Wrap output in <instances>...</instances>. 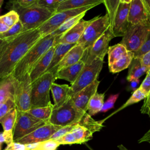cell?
Returning <instances> with one entry per match:
<instances>
[{
    "instance_id": "cell-9",
    "label": "cell",
    "mask_w": 150,
    "mask_h": 150,
    "mask_svg": "<svg viewBox=\"0 0 150 150\" xmlns=\"http://www.w3.org/2000/svg\"><path fill=\"white\" fill-rule=\"evenodd\" d=\"M149 32V24H129L120 43L122 45L127 51L135 52L144 43Z\"/></svg>"
},
{
    "instance_id": "cell-1",
    "label": "cell",
    "mask_w": 150,
    "mask_h": 150,
    "mask_svg": "<svg viewBox=\"0 0 150 150\" xmlns=\"http://www.w3.org/2000/svg\"><path fill=\"white\" fill-rule=\"evenodd\" d=\"M38 29L25 32L8 43L0 59V79L9 76L25 54L41 38Z\"/></svg>"
},
{
    "instance_id": "cell-12",
    "label": "cell",
    "mask_w": 150,
    "mask_h": 150,
    "mask_svg": "<svg viewBox=\"0 0 150 150\" xmlns=\"http://www.w3.org/2000/svg\"><path fill=\"white\" fill-rule=\"evenodd\" d=\"M47 122L38 119L28 112L17 111L16 121L13 129V142L30 134Z\"/></svg>"
},
{
    "instance_id": "cell-15",
    "label": "cell",
    "mask_w": 150,
    "mask_h": 150,
    "mask_svg": "<svg viewBox=\"0 0 150 150\" xmlns=\"http://www.w3.org/2000/svg\"><path fill=\"white\" fill-rule=\"evenodd\" d=\"M62 127L46 123L39 127L30 134L15 141L21 144L38 143L50 139L51 137Z\"/></svg>"
},
{
    "instance_id": "cell-30",
    "label": "cell",
    "mask_w": 150,
    "mask_h": 150,
    "mask_svg": "<svg viewBox=\"0 0 150 150\" xmlns=\"http://www.w3.org/2000/svg\"><path fill=\"white\" fill-rule=\"evenodd\" d=\"M53 108V104H52L46 107L32 108L27 112L33 117L49 123Z\"/></svg>"
},
{
    "instance_id": "cell-35",
    "label": "cell",
    "mask_w": 150,
    "mask_h": 150,
    "mask_svg": "<svg viewBox=\"0 0 150 150\" xmlns=\"http://www.w3.org/2000/svg\"><path fill=\"white\" fill-rule=\"evenodd\" d=\"M103 3L107 9L110 25L111 27L114 20L120 0H103Z\"/></svg>"
},
{
    "instance_id": "cell-26",
    "label": "cell",
    "mask_w": 150,
    "mask_h": 150,
    "mask_svg": "<svg viewBox=\"0 0 150 150\" xmlns=\"http://www.w3.org/2000/svg\"><path fill=\"white\" fill-rule=\"evenodd\" d=\"M13 97L12 77L9 76L0 81V105Z\"/></svg>"
},
{
    "instance_id": "cell-36",
    "label": "cell",
    "mask_w": 150,
    "mask_h": 150,
    "mask_svg": "<svg viewBox=\"0 0 150 150\" xmlns=\"http://www.w3.org/2000/svg\"><path fill=\"white\" fill-rule=\"evenodd\" d=\"M0 19L11 28L19 21V16L16 11L11 10L8 13L0 16Z\"/></svg>"
},
{
    "instance_id": "cell-46",
    "label": "cell",
    "mask_w": 150,
    "mask_h": 150,
    "mask_svg": "<svg viewBox=\"0 0 150 150\" xmlns=\"http://www.w3.org/2000/svg\"><path fill=\"white\" fill-rule=\"evenodd\" d=\"M140 111L142 114H147L150 118V93L145 98L144 103Z\"/></svg>"
},
{
    "instance_id": "cell-49",
    "label": "cell",
    "mask_w": 150,
    "mask_h": 150,
    "mask_svg": "<svg viewBox=\"0 0 150 150\" xmlns=\"http://www.w3.org/2000/svg\"><path fill=\"white\" fill-rule=\"evenodd\" d=\"M9 29V28L0 19V34L6 32Z\"/></svg>"
},
{
    "instance_id": "cell-17",
    "label": "cell",
    "mask_w": 150,
    "mask_h": 150,
    "mask_svg": "<svg viewBox=\"0 0 150 150\" xmlns=\"http://www.w3.org/2000/svg\"><path fill=\"white\" fill-rule=\"evenodd\" d=\"M100 83V81L97 79L70 97L77 108L84 112H87L88 102L93 96L97 93Z\"/></svg>"
},
{
    "instance_id": "cell-48",
    "label": "cell",
    "mask_w": 150,
    "mask_h": 150,
    "mask_svg": "<svg viewBox=\"0 0 150 150\" xmlns=\"http://www.w3.org/2000/svg\"><path fill=\"white\" fill-rule=\"evenodd\" d=\"M8 43L9 42H7L0 39V59H1V56H2Z\"/></svg>"
},
{
    "instance_id": "cell-38",
    "label": "cell",
    "mask_w": 150,
    "mask_h": 150,
    "mask_svg": "<svg viewBox=\"0 0 150 150\" xmlns=\"http://www.w3.org/2000/svg\"><path fill=\"white\" fill-rule=\"evenodd\" d=\"M37 2L38 0H18L10 2L11 3V7L12 10L17 8L25 9L36 5Z\"/></svg>"
},
{
    "instance_id": "cell-43",
    "label": "cell",
    "mask_w": 150,
    "mask_h": 150,
    "mask_svg": "<svg viewBox=\"0 0 150 150\" xmlns=\"http://www.w3.org/2000/svg\"><path fill=\"white\" fill-rule=\"evenodd\" d=\"M13 142V131L0 132V143H6L7 145Z\"/></svg>"
},
{
    "instance_id": "cell-33",
    "label": "cell",
    "mask_w": 150,
    "mask_h": 150,
    "mask_svg": "<svg viewBox=\"0 0 150 150\" xmlns=\"http://www.w3.org/2000/svg\"><path fill=\"white\" fill-rule=\"evenodd\" d=\"M16 116L17 110L14 108L1 119L0 124L2 126L4 131H13Z\"/></svg>"
},
{
    "instance_id": "cell-8",
    "label": "cell",
    "mask_w": 150,
    "mask_h": 150,
    "mask_svg": "<svg viewBox=\"0 0 150 150\" xmlns=\"http://www.w3.org/2000/svg\"><path fill=\"white\" fill-rule=\"evenodd\" d=\"M110 26L107 13L103 16H97L93 18L92 21L85 29L77 44L81 45L85 50L91 46Z\"/></svg>"
},
{
    "instance_id": "cell-19",
    "label": "cell",
    "mask_w": 150,
    "mask_h": 150,
    "mask_svg": "<svg viewBox=\"0 0 150 150\" xmlns=\"http://www.w3.org/2000/svg\"><path fill=\"white\" fill-rule=\"evenodd\" d=\"M84 52V50L82 46L77 43L64 55L59 64L50 71L55 74L59 70L77 63L81 59Z\"/></svg>"
},
{
    "instance_id": "cell-55",
    "label": "cell",
    "mask_w": 150,
    "mask_h": 150,
    "mask_svg": "<svg viewBox=\"0 0 150 150\" xmlns=\"http://www.w3.org/2000/svg\"><path fill=\"white\" fill-rule=\"evenodd\" d=\"M1 145H2V144L0 143V150H1Z\"/></svg>"
},
{
    "instance_id": "cell-13",
    "label": "cell",
    "mask_w": 150,
    "mask_h": 150,
    "mask_svg": "<svg viewBox=\"0 0 150 150\" xmlns=\"http://www.w3.org/2000/svg\"><path fill=\"white\" fill-rule=\"evenodd\" d=\"M115 37L113 35L111 27L110 26L91 46L84 50L81 60L84 62L85 65L90 64L97 58L103 60L105 55L107 53L108 44Z\"/></svg>"
},
{
    "instance_id": "cell-4",
    "label": "cell",
    "mask_w": 150,
    "mask_h": 150,
    "mask_svg": "<svg viewBox=\"0 0 150 150\" xmlns=\"http://www.w3.org/2000/svg\"><path fill=\"white\" fill-rule=\"evenodd\" d=\"M55 80L56 79L54 73L46 71L32 83L31 108L52 104L50 91Z\"/></svg>"
},
{
    "instance_id": "cell-41",
    "label": "cell",
    "mask_w": 150,
    "mask_h": 150,
    "mask_svg": "<svg viewBox=\"0 0 150 150\" xmlns=\"http://www.w3.org/2000/svg\"><path fill=\"white\" fill-rule=\"evenodd\" d=\"M15 108L13 98H9L6 102L0 105V120L8 112Z\"/></svg>"
},
{
    "instance_id": "cell-45",
    "label": "cell",
    "mask_w": 150,
    "mask_h": 150,
    "mask_svg": "<svg viewBox=\"0 0 150 150\" xmlns=\"http://www.w3.org/2000/svg\"><path fill=\"white\" fill-rule=\"evenodd\" d=\"M140 59L142 66L146 73L150 69V51L142 56Z\"/></svg>"
},
{
    "instance_id": "cell-52",
    "label": "cell",
    "mask_w": 150,
    "mask_h": 150,
    "mask_svg": "<svg viewBox=\"0 0 150 150\" xmlns=\"http://www.w3.org/2000/svg\"><path fill=\"white\" fill-rule=\"evenodd\" d=\"M139 80H137L131 81V88H132V90L135 88L137 87L138 84L139 83Z\"/></svg>"
},
{
    "instance_id": "cell-54",
    "label": "cell",
    "mask_w": 150,
    "mask_h": 150,
    "mask_svg": "<svg viewBox=\"0 0 150 150\" xmlns=\"http://www.w3.org/2000/svg\"><path fill=\"white\" fill-rule=\"evenodd\" d=\"M146 75H148L149 76H150V69H149V71L146 73Z\"/></svg>"
},
{
    "instance_id": "cell-10",
    "label": "cell",
    "mask_w": 150,
    "mask_h": 150,
    "mask_svg": "<svg viewBox=\"0 0 150 150\" xmlns=\"http://www.w3.org/2000/svg\"><path fill=\"white\" fill-rule=\"evenodd\" d=\"M103 64V60L97 58L90 64L85 65L76 81L70 86V97L97 80L102 69Z\"/></svg>"
},
{
    "instance_id": "cell-16",
    "label": "cell",
    "mask_w": 150,
    "mask_h": 150,
    "mask_svg": "<svg viewBox=\"0 0 150 150\" xmlns=\"http://www.w3.org/2000/svg\"><path fill=\"white\" fill-rule=\"evenodd\" d=\"M92 19H93L88 21H85L82 19L73 28L66 31L63 34L56 36L53 46H55L59 43H77V42L83 33L85 29L92 21Z\"/></svg>"
},
{
    "instance_id": "cell-14",
    "label": "cell",
    "mask_w": 150,
    "mask_h": 150,
    "mask_svg": "<svg viewBox=\"0 0 150 150\" xmlns=\"http://www.w3.org/2000/svg\"><path fill=\"white\" fill-rule=\"evenodd\" d=\"M131 0H120L114 20L111 26L114 37L123 36L129 23L128 12Z\"/></svg>"
},
{
    "instance_id": "cell-37",
    "label": "cell",
    "mask_w": 150,
    "mask_h": 150,
    "mask_svg": "<svg viewBox=\"0 0 150 150\" xmlns=\"http://www.w3.org/2000/svg\"><path fill=\"white\" fill-rule=\"evenodd\" d=\"M63 0H38L37 4L53 12L56 10Z\"/></svg>"
},
{
    "instance_id": "cell-50",
    "label": "cell",
    "mask_w": 150,
    "mask_h": 150,
    "mask_svg": "<svg viewBox=\"0 0 150 150\" xmlns=\"http://www.w3.org/2000/svg\"><path fill=\"white\" fill-rule=\"evenodd\" d=\"M143 4L150 17V0H142Z\"/></svg>"
},
{
    "instance_id": "cell-20",
    "label": "cell",
    "mask_w": 150,
    "mask_h": 150,
    "mask_svg": "<svg viewBox=\"0 0 150 150\" xmlns=\"http://www.w3.org/2000/svg\"><path fill=\"white\" fill-rule=\"evenodd\" d=\"M54 49L55 46H52L35 65L29 73L32 82L36 80L47 71L52 61Z\"/></svg>"
},
{
    "instance_id": "cell-29",
    "label": "cell",
    "mask_w": 150,
    "mask_h": 150,
    "mask_svg": "<svg viewBox=\"0 0 150 150\" xmlns=\"http://www.w3.org/2000/svg\"><path fill=\"white\" fill-rule=\"evenodd\" d=\"M128 51L126 48L120 43L108 47L107 50L108 66L126 55Z\"/></svg>"
},
{
    "instance_id": "cell-24",
    "label": "cell",
    "mask_w": 150,
    "mask_h": 150,
    "mask_svg": "<svg viewBox=\"0 0 150 150\" xmlns=\"http://www.w3.org/2000/svg\"><path fill=\"white\" fill-rule=\"evenodd\" d=\"M76 45H77V43L76 44L59 43L56 45L52 61L46 71H50L53 69H54L59 64V63L62 60V59L63 58L64 55Z\"/></svg>"
},
{
    "instance_id": "cell-39",
    "label": "cell",
    "mask_w": 150,
    "mask_h": 150,
    "mask_svg": "<svg viewBox=\"0 0 150 150\" xmlns=\"http://www.w3.org/2000/svg\"><path fill=\"white\" fill-rule=\"evenodd\" d=\"M59 145L60 144L57 140L49 139L47 141L39 142L36 150H56Z\"/></svg>"
},
{
    "instance_id": "cell-42",
    "label": "cell",
    "mask_w": 150,
    "mask_h": 150,
    "mask_svg": "<svg viewBox=\"0 0 150 150\" xmlns=\"http://www.w3.org/2000/svg\"><path fill=\"white\" fill-rule=\"evenodd\" d=\"M118 96H119V94L110 96L108 97V98L107 99V100L104 103L103 107L100 112H105L107 111H108L109 110L112 108L114 107V104H115L116 100H117Z\"/></svg>"
},
{
    "instance_id": "cell-44",
    "label": "cell",
    "mask_w": 150,
    "mask_h": 150,
    "mask_svg": "<svg viewBox=\"0 0 150 150\" xmlns=\"http://www.w3.org/2000/svg\"><path fill=\"white\" fill-rule=\"evenodd\" d=\"M138 88L147 97L150 93V76L146 75Z\"/></svg>"
},
{
    "instance_id": "cell-21",
    "label": "cell",
    "mask_w": 150,
    "mask_h": 150,
    "mask_svg": "<svg viewBox=\"0 0 150 150\" xmlns=\"http://www.w3.org/2000/svg\"><path fill=\"white\" fill-rule=\"evenodd\" d=\"M84 66V62L80 60L77 63L57 71L55 74L56 79L65 80L70 82L71 84L76 81Z\"/></svg>"
},
{
    "instance_id": "cell-31",
    "label": "cell",
    "mask_w": 150,
    "mask_h": 150,
    "mask_svg": "<svg viewBox=\"0 0 150 150\" xmlns=\"http://www.w3.org/2000/svg\"><path fill=\"white\" fill-rule=\"evenodd\" d=\"M87 12H84L82 13H80L78 15H76L75 16L71 17L70 19H69L67 21H66L65 22H64L57 29H56L54 32H53L52 33H51L52 35L54 36H60L64 33H65L66 31L73 28L75 25H76L81 19L83 18V17L86 14Z\"/></svg>"
},
{
    "instance_id": "cell-3",
    "label": "cell",
    "mask_w": 150,
    "mask_h": 150,
    "mask_svg": "<svg viewBox=\"0 0 150 150\" xmlns=\"http://www.w3.org/2000/svg\"><path fill=\"white\" fill-rule=\"evenodd\" d=\"M104 121L103 120L97 121L86 112L72 131L61 137L57 141L60 145L81 144L87 142L92 139L94 132L102 128Z\"/></svg>"
},
{
    "instance_id": "cell-25",
    "label": "cell",
    "mask_w": 150,
    "mask_h": 150,
    "mask_svg": "<svg viewBox=\"0 0 150 150\" xmlns=\"http://www.w3.org/2000/svg\"><path fill=\"white\" fill-rule=\"evenodd\" d=\"M145 73H146V71L142 66L140 58L134 57L128 67V71L127 77L128 81L131 82L139 80Z\"/></svg>"
},
{
    "instance_id": "cell-18",
    "label": "cell",
    "mask_w": 150,
    "mask_h": 150,
    "mask_svg": "<svg viewBox=\"0 0 150 150\" xmlns=\"http://www.w3.org/2000/svg\"><path fill=\"white\" fill-rule=\"evenodd\" d=\"M128 21L131 25H150V17L142 0H131Z\"/></svg>"
},
{
    "instance_id": "cell-40",
    "label": "cell",
    "mask_w": 150,
    "mask_h": 150,
    "mask_svg": "<svg viewBox=\"0 0 150 150\" xmlns=\"http://www.w3.org/2000/svg\"><path fill=\"white\" fill-rule=\"evenodd\" d=\"M149 51H150V32L142 45L137 51L134 52V57L140 58Z\"/></svg>"
},
{
    "instance_id": "cell-23",
    "label": "cell",
    "mask_w": 150,
    "mask_h": 150,
    "mask_svg": "<svg viewBox=\"0 0 150 150\" xmlns=\"http://www.w3.org/2000/svg\"><path fill=\"white\" fill-rule=\"evenodd\" d=\"M101 3H103V0H63L58 6L56 12L78 9L90 5H98Z\"/></svg>"
},
{
    "instance_id": "cell-7",
    "label": "cell",
    "mask_w": 150,
    "mask_h": 150,
    "mask_svg": "<svg viewBox=\"0 0 150 150\" xmlns=\"http://www.w3.org/2000/svg\"><path fill=\"white\" fill-rule=\"evenodd\" d=\"M32 83L29 74L19 79L12 77L13 97L17 111L27 112L31 108Z\"/></svg>"
},
{
    "instance_id": "cell-53",
    "label": "cell",
    "mask_w": 150,
    "mask_h": 150,
    "mask_svg": "<svg viewBox=\"0 0 150 150\" xmlns=\"http://www.w3.org/2000/svg\"><path fill=\"white\" fill-rule=\"evenodd\" d=\"M118 148H119L120 150H128V149H127L124 145H120L118 146Z\"/></svg>"
},
{
    "instance_id": "cell-11",
    "label": "cell",
    "mask_w": 150,
    "mask_h": 150,
    "mask_svg": "<svg viewBox=\"0 0 150 150\" xmlns=\"http://www.w3.org/2000/svg\"><path fill=\"white\" fill-rule=\"evenodd\" d=\"M97 5H90L78 9L63 11L55 13L50 18L38 28L42 37L43 38L52 33L70 18L84 12H87Z\"/></svg>"
},
{
    "instance_id": "cell-32",
    "label": "cell",
    "mask_w": 150,
    "mask_h": 150,
    "mask_svg": "<svg viewBox=\"0 0 150 150\" xmlns=\"http://www.w3.org/2000/svg\"><path fill=\"white\" fill-rule=\"evenodd\" d=\"M23 32V26L19 21L15 25L12 26L6 32L0 34V39L7 42H10L16 38Z\"/></svg>"
},
{
    "instance_id": "cell-6",
    "label": "cell",
    "mask_w": 150,
    "mask_h": 150,
    "mask_svg": "<svg viewBox=\"0 0 150 150\" xmlns=\"http://www.w3.org/2000/svg\"><path fill=\"white\" fill-rule=\"evenodd\" d=\"M86 112H84L74 104L70 98L62 105L53 108L49 123L61 127L79 123Z\"/></svg>"
},
{
    "instance_id": "cell-22",
    "label": "cell",
    "mask_w": 150,
    "mask_h": 150,
    "mask_svg": "<svg viewBox=\"0 0 150 150\" xmlns=\"http://www.w3.org/2000/svg\"><path fill=\"white\" fill-rule=\"evenodd\" d=\"M70 87L67 84H58L55 83L52 84L50 91L54 101L53 108L60 107L70 98Z\"/></svg>"
},
{
    "instance_id": "cell-51",
    "label": "cell",
    "mask_w": 150,
    "mask_h": 150,
    "mask_svg": "<svg viewBox=\"0 0 150 150\" xmlns=\"http://www.w3.org/2000/svg\"><path fill=\"white\" fill-rule=\"evenodd\" d=\"M143 141H148L150 142V129L138 142L139 143H140Z\"/></svg>"
},
{
    "instance_id": "cell-27",
    "label": "cell",
    "mask_w": 150,
    "mask_h": 150,
    "mask_svg": "<svg viewBox=\"0 0 150 150\" xmlns=\"http://www.w3.org/2000/svg\"><path fill=\"white\" fill-rule=\"evenodd\" d=\"M104 94L96 93L90 100L88 106L87 112L90 116H93L100 112L103 105L104 100Z\"/></svg>"
},
{
    "instance_id": "cell-2",
    "label": "cell",
    "mask_w": 150,
    "mask_h": 150,
    "mask_svg": "<svg viewBox=\"0 0 150 150\" xmlns=\"http://www.w3.org/2000/svg\"><path fill=\"white\" fill-rule=\"evenodd\" d=\"M55 38L52 34L42 38L19 62L11 75L19 79L29 74L39 59L53 46Z\"/></svg>"
},
{
    "instance_id": "cell-56",
    "label": "cell",
    "mask_w": 150,
    "mask_h": 150,
    "mask_svg": "<svg viewBox=\"0 0 150 150\" xmlns=\"http://www.w3.org/2000/svg\"><path fill=\"white\" fill-rule=\"evenodd\" d=\"M88 148L90 149V150H93V149H91V148L90 146H88Z\"/></svg>"
},
{
    "instance_id": "cell-5",
    "label": "cell",
    "mask_w": 150,
    "mask_h": 150,
    "mask_svg": "<svg viewBox=\"0 0 150 150\" xmlns=\"http://www.w3.org/2000/svg\"><path fill=\"white\" fill-rule=\"evenodd\" d=\"M13 11L19 15L24 32L38 29L56 13L37 4L25 9L17 8Z\"/></svg>"
},
{
    "instance_id": "cell-34",
    "label": "cell",
    "mask_w": 150,
    "mask_h": 150,
    "mask_svg": "<svg viewBox=\"0 0 150 150\" xmlns=\"http://www.w3.org/2000/svg\"><path fill=\"white\" fill-rule=\"evenodd\" d=\"M145 98H146L145 95L139 90V88H137L136 90H134V91L133 92V93L132 94V95L129 97V98L122 106H121L115 111H114L113 113H112L108 117H110L111 115H112L113 114L118 112V111L123 110L124 108H126L127 107L129 106V105H131L132 104H134L135 103H137L140 101L141 100H142L143 99H145Z\"/></svg>"
},
{
    "instance_id": "cell-28",
    "label": "cell",
    "mask_w": 150,
    "mask_h": 150,
    "mask_svg": "<svg viewBox=\"0 0 150 150\" xmlns=\"http://www.w3.org/2000/svg\"><path fill=\"white\" fill-rule=\"evenodd\" d=\"M134 58V52L128 51L126 55L124 56L109 66V70L111 73H116L128 68Z\"/></svg>"
},
{
    "instance_id": "cell-47",
    "label": "cell",
    "mask_w": 150,
    "mask_h": 150,
    "mask_svg": "<svg viewBox=\"0 0 150 150\" xmlns=\"http://www.w3.org/2000/svg\"><path fill=\"white\" fill-rule=\"evenodd\" d=\"M4 150H26V149L25 145L16 142H13L7 145Z\"/></svg>"
}]
</instances>
